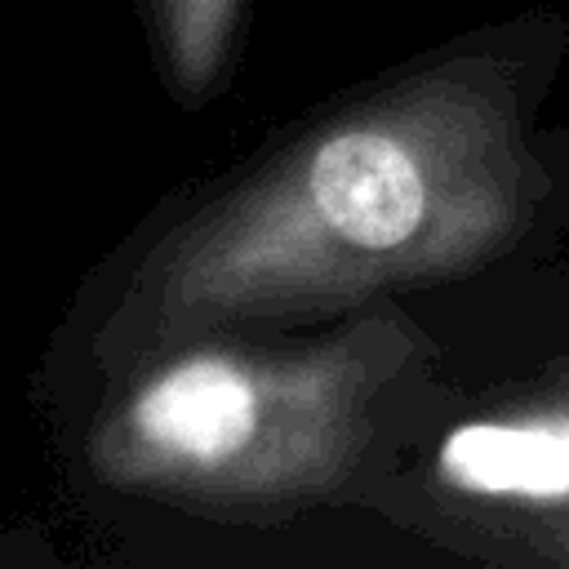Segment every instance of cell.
<instances>
[{"label":"cell","instance_id":"6da1fadb","mask_svg":"<svg viewBox=\"0 0 569 569\" xmlns=\"http://www.w3.org/2000/svg\"><path fill=\"white\" fill-rule=\"evenodd\" d=\"M538 191L511 76L493 58L436 62L325 116L164 227L89 356L111 378L249 320L333 316L471 276L520 240Z\"/></svg>","mask_w":569,"mask_h":569},{"label":"cell","instance_id":"7a4b0ae2","mask_svg":"<svg viewBox=\"0 0 569 569\" xmlns=\"http://www.w3.org/2000/svg\"><path fill=\"white\" fill-rule=\"evenodd\" d=\"M422 356L400 311L369 302L307 347L204 333L107 378L84 431L93 480L213 516H280L360 467L378 400Z\"/></svg>","mask_w":569,"mask_h":569},{"label":"cell","instance_id":"3957f363","mask_svg":"<svg viewBox=\"0 0 569 569\" xmlns=\"http://www.w3.org/2000/svg\"><path fill=\"white\" fill-rule=\"evenodd\" d=\"M436 480L498 507L569 502V405L467 418L436 445Z\"/></svg>","mask_w":569,"mask_h":569},{"label":"cell","instance_id":"277c9868","mask_svg":"<svg viewBox=\"0 0 569 569\" xmlns=\"http://www.w3.org/2000/svg\"><path fill=\"white\" fill-rule=\"evenodd\" d=\"M240 13L244 0H147L164 80L182 102H204L222 84Z\"/></svg>","mask_w":569,"mask_h":569},{"label":"cell","instance_id":"5b68a950","mask_svg":"<svg viewBox=\"0 0 569 569\" xmlns=\"http://www.w3.org/2000/svg\"><path fill=\"white\" fill-rule=\"evenodd\" d=\"M565 556H569V538H565Z\"/></svg>","mask_w":569,"mask_h":569}]
</instances>
